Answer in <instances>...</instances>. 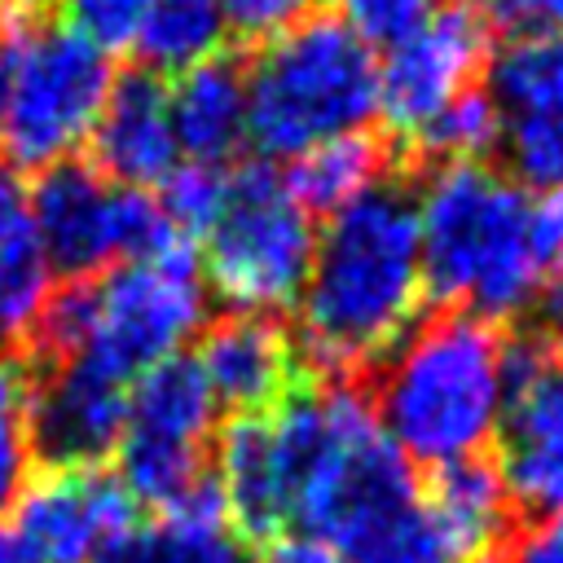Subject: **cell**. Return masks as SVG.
Instances as JSON below:
<instances>
[{
    "mask_svg": "<svg viewBox=\"0 0 563 563\" xmlns=\"http://www.w3.org/2000/svg\"><path fill=\"white\" fill-rule=\"evenodd\" d=\"M207 330V286L189 238H172L150 260H128L92 277V317L75 356L132 383L158 361L185 356Z\"/></svg>",
    "mask_w": 563,
    "mask_h": 563,
    "instance_id": "7",
    "label": "cell"
},
{
    "mask_svg": "<svg viewBox=\"0 0 563 563\" xmlns=\"http://www.w3.org/2000/svg\"><path fill=\"white\" fill-rule=\"evenodd\" d=\"M31 365L18 352H0V515L31 479Z\"/></svg>",
    "mask_w": 563,
    "mask_h": 563,
    "instance_id": "25",
    "label": "cell"
},
{
    "mask_svg": "<svg viewBox=\"0 0 563 563\" xmlns=\"http://www.w3.org/2000/svg\"><path fill=\"white\" fill-rule=\"evenodd\" d=\"M295 523L347 563H457L422 506L413 462L347 383H325V431L303 475Z\"/></svg>",
    "mask_w": 563,
    "mask_h": 563,
    "instance_id": "2",
    "label": "cell"
},
{
    "mask_svg": "<svg viewBox=\"0 0 563 563\" xmlns=\"http://www.w3.org/2000/svg\"><path fill=\"white\" fill-rule=\"evenodd\" d=\"M501 150L523 189L563 185V31L510 35L488 62Z\"/></svg>",
    "mask_w": 563,
    "mask_h": 563,
    "instance_id": "13",
    "label": "cell"
},
{
    "mask_svg": "<svg viewBox=\"0 0 563 563\" xmlns=\"http://www.w3.org/2000/svg\"><path fill=\"white\" fill-rule=\"evenodd\" d=\"M383 167H387L383 141L369 132H347L290 158V172L282 180L308 216H334L361 194H369L383 180Z\"/></svg>",
    "mask_w": 563,
    "mask_h": 563,
    "instance_id": "23",
    "label": "cell"
},
{
    "mask_svg": "<svg viewBox=\"0 0 563 563\" xmlns=\"http://www.w3.org/2000/svg\"><path fill=\"white\" fill-rule=\"evenodd\" d=\"M26 220L48 273H62L66 282L150 260L176 238L150 189L114 185L84 158L35 172L26 185Z\"/></svg>",
    "mask_w": 563,
    "mask_h": 563,
    "instance_id": "10",
    "label": "cell"
},
{
    "mask_svg": "<svg viewBox=\"0 0 563 563\" xmlns=\"http://www.w3.org/2000/svg\"><path fill=\"white\" fill-rule=\"evenodd\" d=\"M488 18L475 4H435V13L378 62L383 123L396 136L418 141L449 101L475 88V75L488 62Z\"/></svg>",
    "mask_w": 563,
    "mask_h": 563,
    "instance_id": "12",
    "label": "cell"
},
{
    "mask_svg": "<svg viewBox=\"0 0 563 563\" xmlns=\"http://www.w3.org/2000/svg\"><path fill=\"white\" fill-rule=\"evenodd\" d=\"M497 440L510 501L537 515L563 510V361L537 343H510V400Z\"/></svg>",
    "mask_w": 563,
    "mask_h": 563,
    "instance_id": "15",
    "label": "cell"
},
{
    "mask_svg": "<svg viewBox=\"0 0 563 563\" xmlns=\"http://www.w3.org/2000/svg\"><path fill=\"white\" fill-rule=\"evenodd\" d=\"M154 4L158 0H66V26L110 57L114 48L136 44Z\"/></svg>",
    "mask_w": 563,
    "mask_h": 563,
    "instance_id": "29",
    "label": "cell"
},
{
    "mask_svg": "<svg viewBox=\"0 0 563 563\" xmlns=\"http://www.w3.org/2000/svg\"><path fill=\"white\" fill-rule=\"evenodd\" d=\"M132 497L101 466H44L31 471L13 497L9 532L31 563H92L106 541L132 523Z\"/></svg>",
    "mask_w": 563,
    "mask_h": 563,
    "instance_id": "14",
    "label": "cell"
},
{
    "mask_svg": "<svg viewBox=\"0 0 563 563\" xmlns=\"http://www.w3.org/2000/svg\"><path fill=\"white\" fill-rule=\"evenodd\" d=\"M488 22L528 35V31H563V0H488Z\"/></svg>",
    "mask_w": 563,
    "mask_h": 563,
    "instance_id": "33",
    "label": "cell"
},
{
    "mask_svg": "<svg viewBox=\"0 0 563 563\" xmlns=\"http://www.w3.org/2000/svg\"><path fill=\"white\" fill-rule=\"evenodd\" d=\"M229 198V172L211 167V163H176L172 176L158 185V211L163 220L180 233V238H207V229L216 224L220 207Z\"/></svg>",
    "mask_w": 563,
    "mask_h": 563,
    "instance_id": "27",
    "label": "cell"
},
{
    "mask_svg": "<svg viewBox=\"0 0 563 563\" xmlns=\"http://www.w3.org/2000/svg\"><path fill=\"white\" fill-rule=\"evenodd\" d=\"M9 75H13V31H0V132H4V106H9Z\"/></svg>",
    "mask_w": 563,
    "mask_h": 563,
    "instance_id": "36",
    "label": "cell"
},
{
    "mask_svg": "<svg viewBox=\"0 0 563 563\" xmlns=\"http://www.w3.org/2000/svg\"><path fill=\"white\" fill-rule=\"evenodd\" d=\"M88 145L97 154L92 167L106 180L128 185V189L163 185L172 176V167L180 163L172 106H167V84L150 70L119 75Z\"/></svg>",
    "mask_w": 563,
    "mask_h": 563,
    "instance_id": "18",
    "label": "cell"
},
{
    "mask_svg": "<svg viewBox=\"0 0 563 563\" xmlns=\"http://www.w3.org/2000/svg\"><path fill=\"white\" fill-rule=\"evenodd\" d=\"M172 128L185 163L220 167L246 141V79L229 57H211L167 88Z\"/></svg>",
    "mask_w": 563,
    "mask_h": 563,
    "instance_id": "20",
    "label": "cell"
},
{
    "mask_svg": "<svg viewBox=\"0 0 563 563\" xmlns=\"http://www.w3.org/2000/svg\"><path fill=\"white\" fill-rule=\"evenodd\" d=\"M216 396L194 356L158 361L128 383V418L114 444L123 493L158 515L189 510L216 497V475L207 466V440L216 431Z\"/></svg>",
    "mask_w": 563,
    "mask_h": 563,
    "instance_id": "9",
    "label": "cell"
},
{
    "mask_svg": "<svg viewBox=\"0 0 563 563\" xmlns=\"http://www.w3.org/2000/svg\"><path fill=\"white\" fill-rule=\"evenodd\" d=\"M418 207L396 180H378L317 233L299 290V361L321 374H352L387 356L422 308Z\"/></svg>",
    "mask_w": 563,
    "mask_h": 563,
    "instance_id": "1",
    "label": "cell"
},
{
    "mask_svg": "<svg viewBox=\"0 0 563 563\" xmlns=\"http://www.w3.org/2000/svg\"><path fill=\"white\" fill-rule=\"evenodd\" d=\"M528 238H532V251H537L541 268L550 273V268L563 260V185L532 194V207H528Z\"/></svg>",
    "mask_w": 563,
    "mask_h": 563,
    "instance_id": "32",
    "label": "cell"
},
{
    "mask_svg": "<svg viewBox=\"0 0 563 563\" xmlns=\"http://www.w3.org/2000/svg\"><path fill=\"white\" fill-rule=\"evenodd\" d=\"M0 563H31V559H26V550L13 541V532H9V528H0Z\"/></svg>",
    "mask_w": 563,
    "mask_h": 563,
    "instance_id": "37",
    "label": "cell"
},
{
    "mask_svg": "<svg viewBox=\"0 0 563 563\" xmlns=\"http://www.w3.org/2000/svg\"><path fill=\"white\" fill-rule=\"evenodd\" d=\"M510 400V343L497 321L440 312L413 325L378 369L374 422L413 466L479 457Z\"/></svg>",
    "mask_w": 563,
    "mask_h": 563,
    "instance_id": "3",
    "label": "cell"
},
{
    "mask_svg": "<svg viewBox=\"0 0 563 563\" xmlns=\"http://www.w3.org/2000/svg\"><path fill=\"white\" fill-rule=\"evenodd\" d=\"M53 0H0V13H13V18H31L40 9H48Z\"/></svg>",
    "mask_w": 563,
    "mask_h": 563,
    "instance_id": "38",
    "label": "cell"
},
{
    "mask_svg": "<svg viewBox=\"0 0 563 563\" xmlns=\"http://www.w3.org/2000/svg\"><path fill=\"white\" fill-rule=\"evenodd\" d=\"M497 141H501V119L484 88H466L418 136V145H427L444 163H479V154L493 150Z\"/></svg>",
    "mask_w": 563,
    "mask_h": 563,
    "instance_id": "26",
    "label": "cell"
},
{
    "mask_svg": "<svg viewBox=\"0 0 563 563\" xmlns=\"http://www.w3.org/2000/svg\"><path fill=\"white\" fill-rule=\"evenodd\" d=\"M110 88V57L66 22L18 26L0 150L22 172H44L75 158L92 141Z\"/></svg>",
    "mask_w": 563,
    "mask_h": 563,
    "instance_id": "8",
    "label": "cell"
},
{
    "mask_svg": "<svg viewBox=\"0 0 563 563\" xmlns=\"http://www.w3.org/2000/svg\"><path fill=\"white\" fill-rule=\"evenodd\" d=\"M92 563H260L251 541L229 523L224 497L202 506L158 515L150 523H128Z\"/></svg>",
    "mask_w": 563,
    "mask_h": 563,
    "instance_id": "21",
    "label": "cell"
},
{
    "mask_svg": "<svg viewBox=\"0 0 563 563\" xmlns=\"http://www.w3.org/2000/svg\"><path fill=\"white\" fill-rule=\"evenodd\" d=\"M532 303H537V325H541V339H545L550 356L563 361V260L541 277Z\"/></svg>",
    "mask_w": 563,
    "mask_h": 563,
    "instance_id": "34",
    "label": "cell"
},
{
    "mask_svg": "<svg viewBox=\"0 0 563 563\" xmlns=\"http://www.w3.org/2000/svg\"><path fill=\"white\" fill-rule=\"evenodd\" d=\"M53 290V273L26 220V185L0 163V343H22Z\"/></svg>",
    "mask_w": 563,
    "mask_h": 563,
    "instance_id": "22",
    "label": "cell"
},
{
    "mask_svg": "<svg viewBox=\"0 0 563 563\" xmlns=\"http://www.w3.org/2000/svg\"><path fill=\"white\" fill-rule=\"evenodd\" d=\"M435 13V0H339V22L374 53L396 48L409 40L427 18Z\"/></svg>",
    "mask_w": 563,
    "mask_h": 563,
    "instance_id": "28",
    "label": "cell"
},
{
    "mask_svg": "<svg viewBox=\"0 0 563 563\" xmlns=\"http://www.w3.org/2000/svg\"><path fill=\"white\" fill-rule=\"evenodd\" d=\"M202 242V286H211L233 317L277 321V312L299 303L317 251V224L268 163H251L229 172V198Z\"/></svg>",
    "mask_w": 563,
    "mask_h": 563,
    "instance_id": "6",
    "label": "cell"
},
{
    "mask_svg": "<svg viewBox=\"0 0 563 563\" xmlns=\"http://www.w3.org/2000/svg\"><path fill=\"white\" fill-rule=\"evenodd\" d=\"M128 418V383L84 356L48 361L31 383V444L48 466H97Z\"/></svg>",
    "mask_w": 563,
    "mask_h": 563,
    "instance_id": "16",
    "label": "cell"
},
{
    "mask_svg": "<svg viewBox=\"0 0 563 563\" xmlns=\"http://www.w3.org/2000/svg\"><path fill=\"white\" fill-rule=\"evenodd\" d=\"M325 431V383H299L264 413H238L216 444V488L229 523L251 537H277L295 523L303 475Z\"/></svg>",
    "mask_w": 563,
    "mask_h": 563,
    "instance_id": "11",
    "label": "cell"
},
{
    "mask_svg": "<svg viewBox=\"0 0 563 563\" xmlns=\"http://www.w3.org/2000/svg\"><path fill=\"white\" fill-rule=\"evenodd\" d=\"M493 563H563V510L519 523Z\"/></svg>",
    "mask_w": 563,
    "mask_h": 563,
    "instance_id": "31",
    "label": "cell"
},
{
    "mask_svg": "<svg viewBox=\"0 0 563 563\" xmlns=\"http://www.w3.org/2000/svg\"><path fill=\"white\" fill-rule=\"evenodd\" d=\"M216 4L224 18V31L255 44H268L273 35L317 18L321 9V0H216Z\"/></svg>",
    "mask_w": 563,
    "mask_h": 563,
    "instance_id": "30",
    "label": "cell"
},
{
    "mask_svg": "<svg viewBox=\"0 0 563 563\" xmlns=\"http://www.w3.org/2000/svg\"><path fill=\"white\" fill-rule=\"evenodd\" d=\"M264 563H347V559L312 537H282V541H273Z\"/></svg>",
    "mask_w": 563,
    "mask_h": 563,
    "instance_id": "35",
    "label": "cell"
},
{
    "mask_svg": "<svg viewBox=\"0 0 563 563\" xmlns=\"http://www.w3.org/2000/svg\"><path fill=\"white\" fill-rule=\"evenodd\" d=\"M413 207L431 299L484 321L515 317L537 299L545 268L528 238L532 189L488 163H440Z\"/></svg>",
    "mask_w": 563,
    "mask_h": 563,
    "instance_id": "4",
    "label": "cell"
},
{
    "mask_svg": "<svg viewBox=\"0 0 563 563\" xmlns=\"http://www.w3.org/2000/svg\"><path fill=\"white\" fill-rule=\"evenodd\" d=\"M198 369L233 413H264L299 387V352L273 317H224L198 334Z\"/></svg>",
    "mask_w": 563,
    "mask_h": 563,
    "instance_id": "17",
    "label": "cell"
},
{
    "mask_svg": "<svg viewBox=\"0 0 563 563\" xmlns=\"http://www.w3.org/2000/svg\"><path fill=\"white\" fill-rule=\"evenodd\" d=\"M224 18L216 0H158L136 35L141 70L150 75H185L211 57H220L224 44Z\"/></svg>",
    "mask_w": 563,
    "mask_h": 563,
    "instance_id": "24",
    "label": "cell"
},
{
    "mask_svg": "<svg viewBox=\"0 0 563 563\" xmlns=\"http://www.w3.org/2000/svg\"><path fill=\"white\" fill-rule=\"evenodd\" d=\"M242 79L246 141L264 158H299L321 141L365 132L378 114L374 53L325 13L260 44Z\"/></svg>",
    "mask_w": 563,
    "mask_h": 563,
    "instance_id": "5",
    "label": "cell"
},
{
    "mask_svg": "<svg viewBox=\"0 0 563 563\" xmlns=\"http://www.w3.org/2000/svg\"><path fill=\"white\" fill-rule=\"evenodd\" d=\"M422 506L457 563H493L515 532V501L501 484L497 462H488L484 453L440 466L431 475V488L422 493Z\"/></svg>",
    "mask_w": 563,
    "mask_h": 563,
    "instance_id": "19",
    "label": "cell"
}]
</instances>
